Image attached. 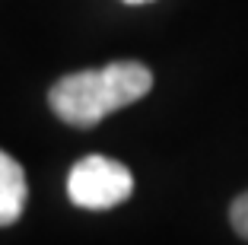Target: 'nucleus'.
Masks as SVG:
<instances>
[{
  "instance_id": "nucleus-5",
  "label": "nucleus",
  "mask_w": 248,
  "mask_h": 245,
  "mask_svg": "<svg viewBox=\"0 0 248 245\" xmlns=\"http://www.w3.org/2000/svg\"><path fill=\"white\" fill-rule=\"evenodd\" d=\"M124 3H146V0H124Z\"/></svg>"
},
{
  "instance_id": "nucleus-2",
  "label": "nucleus",
  "mask_w": 248,
  "mask_h": 245,
  "mask_svg": "<svg viewBox=\"0 0 248 245\" xmlns=\"http://www.w3.org/2000/svg\"><path fill=\"white\" fill-rule=\"evenodd\" d=\"M134 175L131 169L108 156H86L67 175V195L77 207L108 210L131 197Z\"/></svg>"
},
{
  "instance_id": "nucleus-1",
  "label": "nucleus",
  "mask_w": 248,
  "mask_h": 245,
  "mask_svg": "<svg viewBox=\"0 0 248 245\" xmlns=\"http://www.w3.org/2000/svg\"><path fill=\"white\" fill-rule=\"evenodd\" d=\"M153 89V73L140 61H115L99 70L67 73L48 93L51 112L67 124L93 128L105 115L143 99Z\"/></svg>"
},
{
  "instance_id": "nucleus-3",
  "label": "nucleus",
  "mask_w": 248,
  "mask_h": 245,
  "mask_svg": "<svg viewBox=\"0 0 248 245\" xmlns=\"http://www.w3.org/2000/svg\"><path fill=\"white\" fill-rule=\"evenodd\" d=\"M26 197H29L26 169L10 153L0 150V226H10L19 220L26 210Z\"/></svg>"
},
{
  "instance_id": "nucleus-4",
  "label": "nucleus",
  "mask_w": 248,
  "mask_h": 245,
  "mask_svg": "<svg viewBox=\"0 0 248 245\" xmlns=\"http://www.w3.org/2000/svg\"><path fill=\"white\" fill-rule=\"evenodd\" d=\"M229 223H232V229L239 232L242 239H248V191L232 201V207H229Z\"/></svg>"
}]
</instances>
